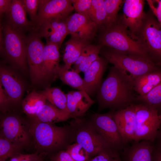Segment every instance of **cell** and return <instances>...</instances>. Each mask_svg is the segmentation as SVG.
<instances>
[{"label":"cell","instance_id":"6da1fadb","mask_svg":"<svg viewBox=\"0 0 161 161\" xmlns=\"http://www.w3.org/2000/svg\"><path fill=\"white\" fill-rule=\"evenodd\" d=\"M97 92V99L101 109L110 108L117 110L134 104L133 80L124 72L112 67Z\"/></svg>","mask_w":161,"mask_h":161},{"label":"cell","instance_id":"7a4b0ae2","mask_svg":"<svg viewBox=\"0 0 161 161\" xmlns=\"http://www.w3.org/2000/svg\"><path fill=\"white\" fill-rule=\"evenodd\" d=\"M30 131L36 153L47 154L63 150L71 143L69 125L59 126L54 124L30 120Z\"/></svg>","mask_w":161,"mask_h":161},{"label":"cell","instance_id":"3957f363","mask_svg":"<svg viewBox=\"0 0 161 161\" xmlns=\"http://www.w3.org/2000/svg\"><path fill=\"white\" fill-rule=\"evenodd\" d=\"M100 44L119 52L140 56L152 60L147 51L138 41L129 35L122 23L120 16L112 23L101 27Z\"/></svg>","mask_w":161,"mask_h":161},{"label":"cell","instance_id":"277c9868","mask_svg":"<svg viewBox=\"0 0 161 161\" xmlns=\"http://www.w3.org/2000/svg\"><path fill=\"white\" fill-rule=\"evenodd\" d=\"M71 143H76L87 151L91 158L103 153L118 156L97 133L89 120L81 117L73 118L69 122Z\"/></svg>","mask_w":161,"mask_h":161},{"label":"cell","instance_id":"5b68a950","mask_svg":"<svg viewBox=\"0 0 161 161\" xmlns=\"http://www.w3.org/2000/svg\"><path fill=\"white\" fill-rule=\"evenodd\" d=\"M102 56L118 69L125 72L133 80L136 78L158 69L152 60L111 49L103 51Z\"/></svg>","mask_w":161,"mask_h":161},{"label":"cell","instance_id":"8992f818","mask_svg":"<svg viewBox=\"0 0 161 161\" xmlns=\"http://www.w3.org/2000/svg\"><path fill=\"white\" fill-rule=\"evenodd\" d=\"M136 125L134 141H155L161 126L158 110L143 104H135Z\"/></svg>","mask_w":161,"mask_h":161},{"label":"cell","instance_id":"52a82bcc","mask_svg":"<svg viewBox=\"0 0 161 161\" xmlns=\"http://www.w3.org/2000/svg\"><path fill=\"white\" fill-rule=\"evenodd\" d=\"M4 38L1 41V48L8 58L22 69L27 68L26 37L23 32L14 29L7 24L2 27Z\"/></svg>","mask_w":161,"mask_h":161},{"label":"cell","instance_id":"ba28073f","mask_svg":"<svg viewBox=\"0 0 161 161\" xmlns=\"http://www.w3.org/2000/svg\"><path fill=\"white\" fill-rule=\"evenodd\" d=\"M135 39L145 47L150 57L161 59V25L150 10L146 13Z\"/></svg>","mask_w":161,"mask_h":161},{"label":"cell","instance_id":"9c48e42d","mask_svg":"<svg viewBox=\"0 0 161 161\" xmlns=\"http://www.w3.org/2000/svg\"><path fill=\"white\" fill-rule=\"evenodd\" d=\"M0 136L23 148L32 139L30 124L19 116L10 114L3 117L0 121Z\"/></svg>","mask_w":161,"mask_h":161},{"label":"cell","instance_id":"30bf717a","mask_svg":"<svg viewBox=\"0 0 161 161\" xmlns=\"http://www.w3.org/2000/svg\"><path fill=\"white\" fill-rule=\"evenodd\" d=\"M113 112L93 114L89 120L100 136L114 151L124 149L126 144L120 133Z\"/></svg>","mask_w":161,"mask_h":161},{"label":"cell","instance_id":"8fae6325","mask_svg":"<svg viewBox=\"0 0 161 161\" xmlns=\"http://www.w3.org/2000/svg\"><path fill=\"white\" fill-rule=\"evenodd\" d=\"M73 10L71 0H40L33 29L37 31L44 23L49 20H65Z\"/></svg>","mask_w":161,"mask_h":161},{"label":"cell","instance_id":"7c38bea8","mask_svg":"<svg viewBox=\"0 0 161 161\" xmlns=\"http://www.w3.org/2000/svg\"><path fill=\"white\" fill-rule=\"evenodd\" d=\"M144 4L143 0H125L123 4L121 21L129 35L135 40L146 14L144 10Z\"/></svg>","mask_w":161,"mask_h":161},{"label":"cell","instance_id":"4fadbf2b","mask_svg":"<svg viewBox=\"0 0 161 161\" xmlns=\"http://www.w3.org/2000/svg\"><path fill=\"white\" fill-rule=\"evenodd\" d=\"M65 21L71 37L90 42L96 35L98 27L87 14L76 13L69 16Z\"/></svg>","mask_w":161,"mask_h":161},{"label":"cell","instance_id":"5bb4252c","mask_svg":"<svg viewBox=\"0 0 161 161\" xmlns=\"http://www.w3.org/2000/svg\"><path fill=\"white\" fill-rule=\"evenodd\" d=\"M27 59L32 81L37 83L41 81L44 46L40 38L35 33L26 38Z\"/></svg>","mask_w":161,"mask_h":161},{"label":"cell","instance_id":"9a60e30c","mask_svg":"<svg viewBox=\"0 0 161 161\" xmlns=\"http://www.w3.org/2000/svg\"><path fill=\"white\" fill-rule=\"evenodd\" d=\"M113 117L126 144L134 141L136 125L135 104L114 112Z\"/></svg>","mask_w":161,"mask_h":161},{"label":"cell","instance_id":"2e32d148","mask_svg":"<svg viewBox=\"0 0 161 161\" xmlns=\"http://www.w3.org/2000/svg\"><path fill=\"white\" fill-rule=\"evenodd\" d=\"M59 48L54 43L46 42L44 48L41 81H52L58 78V71L60 66Z\"/></svg>","mask_w":161,"mask_h":161},{"label":"cell","instance_id":"e0dca14e","mask_svg":"<svg viewBox=\"0 0 161 161\" xmlns=\"http://www.w3.org/2000/svg\"><path fill=\"white\" fill-rule=\"evenodd\" d=\"M37 31L38 32L35 33L39 37L44 38L46 42L54 43L59 47L66 35L69 34L65 20L47 21Z\"/></svg>","mask_w":161,"mask_h":161},{"label":"cell","instance_id":"ac0fdd59","mask_svg":"<svg viewBox=\"0 0 161 161\" xmlns=\"http://www.w3.org/2000/svg\"><path fill=\"white\" fill-rule=\"evenodd\" d=\"M0 83L7 94L10 103H16L21 98L24 90L21 81L13 71L1 66Z\"/></svg>","mask_w":161,"mask_h":161},{"label":"cell","instance_id":"d6986e66","mask_svg":"<svg viewBox=\"0 0 161 161\" xmlns=\"http://www.w3.org/2000/svg\"><path fill=\"white\" fill-rule=\"evenodd\" d=\"M66 95L70 118L81 117L95 102L84 91H71Z\"/></svg>","mask_w":161,"mask_h":161},{"label":"cell","instance_id":"ffe728a7","mask_svg":"<svg viewBox=\"0 0 161 161\" xmlns=\"http://www.w3.org/2000/svg\"><path fill=\"white\" fill-rule=\"evenodd\" d=\"M106 65L107 61L100 57L84 72L85 90L89 95H92L98 90Z\"/></svg>","mask_w":161,"mask_h":161},{"label":"cell","instance_id":"44dd1931","mask_svg":"<svg viewBox=\"0 0 161 161\" xmlns=\"http://www.w3.org/2000/svg\"><path fill=\"white\" fill-rule=\"evenodd\" d=\"M7 24L12 28L23 32L34 27L33 24L27 19L21 0H12L11 7L6 14Z\"/></svg>","mask_w":161,"mask_h":161},{"label":"cell","instance_id":"7402d4cb","mask_svg":"<svg viewBox=\"0 0 161 161\" xmlns=\"http://www.w3.org/2000/svg\"><path fill=\"white\" fill-rule=\"evenodd\" d=\"M152 142L148 140L134 141L124 151L125 161H152L154 147Z\"/></svg>","mask_w":161,"mask_h":161},{"label":"cell","instance_id":"603a6c76","mask_svg":"<svg viewBox=\"0 0 161 161\" xmlns=\"http://www.w3.org/2000/svg\"><path fill=\"white\" fill-rule=\"evenodd\" d=\"M70 118L69 114L59 110L48 102L41 106L35 115L30 120L54 124L64 121Z\"/></svg>","mask_w":161,"mask_h":161},{"label":"cell","instance_id":"cb8c5ba5","mask_svg":"<svg viewBox=\"0 0 161 161\" xmlns=\"http://www.w3.org/2000/svg\"><path fill=\"white\" fill-rule=\"evenodd\" d=\"M90 42L86 40L71 37L66 43L65 52L63 59L65 65L62 66L67 70L71 68L81 54L83 49Z\"/></svg>","mask_w":161,"mask_h":161},{"label":"cell","instance_id":"d4e9b609","mask_svg":"<svg viewBox=\"0 0 161 161\" xmlns=\"http://www.w3.org/2000/svg\"><path fill=\"white\" fill-rule=\"evenodd\" d=\"M161 82V70H157L137 77L133 80L134 89L139 96L147 94Z\"/></svg>","mask_w":161,"mask_h":161},{"label":"cell","instance_id":"484cf974","mask_svg":"<svg viewBox=\"0 0 161 161\" xmlns=\"http://www.w3.org/2000/svg\"><path fill=\"white\" fill-rule=\"evenodd\" d=\"M103 46L90 44L84 47L80 56L74 64L73 70L79 73L84 72L100 57L98 54Z\"/></svg>","mask_w":161,"mask_h":161},{"label":"cell","instance_id":"4316f807","mask_svg":"<svg viewBox=\"0 0 161 161\" xmlns=\"http://www.w3.org/2000/svg\"><path fill=\"white\" fill-rule=\"evenodd\" d=\"M47 100L40 92L33 90L28 94L22 102L23 111L30 118L36 114L40 108L46 103Z\"/></svg>","mask_w":161,"mask_h":161},{"label":"cell","instance_id":"83f0119b","mask_svg":"<svg viewBox=\"0 0 161 161\" xmlns=\"http://www.w3.org/2000/svg\"><path fill=\"white\" fill-rule=\"evenodd\" d=\"M40 93L47 100L55 107L69 114L67 106L66 95L60 89L56 87H47Z\"/></svg>","mask_w":161,"mask_h":161},{"label":"cell","instance_id":"f1b7e54d","mask_svg":"<svg viewBox=\"0 0 161 161\" xmlns=\"http://www.w3.org/2000/svg\"><path fill=\"white\" fill-rule=\"evenodd\" d=\"M58 77L63 83L79 91H85L83 79L74 70L69 71L60 66Z\"/></svg>","mask_w":161,"mask_h":161},{"label":"cell","instance_id":"f546056e","mask_svg":"<svg viewBox=\"0 0 161 161\" xmlns=\"http://www.w3.org/2000/svg\"><path fill=\"white\" fill-rule=\"evenodd\" d=\"M103 2L104 0H92V5L87 14L98 28L104 26L106 21Z\"/></svg>","mask_w":161,"mask_h":161},{"label":"cell","instance_id":"4dcf8cb0","mask_svg":"<svg viewBox=\"0 0 161 161\" xmlns=\"http://www.w3.org/2000/svg\"><path fill=\"white\" fill-rule=\"evenodd\" d=\"M136 101L158 110V108L161 107V82L145 95L138 96Z\"/></svg>","mask_w":161,"mask_h":161},{"label":"cell","instance_id":"1f68e13d","mask_svg":"<svg viewBox=\"0 0 161 161\" xmlns=\"http://www.w3.org/2000/svg\"><path fill=\"white\" fill-rule=\"evenodd\" d=\"M23 148L0 136V161H6L20 153Z\"/></svg>","mask_w":161,"mask_h":161},{"label":"cell","instance_id":"d6a6232c","mask_svg":"<svg viewBox=\"0 0 161 161\" xmlns=\"http://www.w3.org/2000/svg\"><path fill=\"white\" fill-rule=\"evenodd\" d=\"M124 1L123 0H104L106 16V21L104 26L108 25L116 20L118 16V13Z\"/></svg>","mask_w":161,"mask_h":161},{"label":"cell","instance_id":"836d02e7","mask_svg":"<svg viewBox=\"0 0 161 161\" xmlns=\"http://www.w3.org/2000/svg\"><path fill=\"white\" fill-rule=\"evenodd\" d=\"M66 151L75 161H88L91 158L85 149L76 143L69 145Z\"/></svg>","mask_w":161,"mask_h":161},{"label":"cell","instance_id":"e575fe53","mask_svg":"<svg viewBox=\"0 0 161 161\" xmlns=\"http://www.w3.org/2000/svg\"><path fill=\"white\" fill-rule=\"evenodd\" d=\"M40 0H22L23 7L34 26L37 18Z\"/></svg>","mask_w":161,"mask_h":161},{"label":"cell","instance_id":"d590c367","mask_svg":"<svg viewBox=\"0 0 161 161\" xmlns=\"http://www.w3.org/2000/svg\"><path fill=\"white\" fill-rule=\"evenodd\" d=\"M77 13L87 14L92 5V0H71Z\"/></svg>","mask_w":161,"mask_h":161},{"label":"cell","instance_id":"8d00e7d4","mask_svg":"<svg viewBox=\"0 0 161 161\" xmlns=\"http://www.w3.org/2000/svg\"><path fill=\"white\" fill-rule=\"evenodd\" d=\"M152 13L161 25V0H147Z\"/></svg>","mask_w":161,"mask_h":161},{"label":"cell","instance_id":"74e56055","mask_svg":"<svg viewBox=\"0 0 161 161\" xmlns=\"http://www.w3.org/2000/svg\"><path fill=\"white\" fill-rule=\"evenodd\" d=\"M51 161H75L66 151H60L50 157Z\"/></svg>","mask_w":161,"mask_h":161},{"label":"cell","instance_id":"f35d334b","mask_svg":"<svg viewBox=\"0 0 161 161\" xmlns=\"http://www.w3.org/2000/svg\"><path fill=\"white\" fill-rule=\"evenodd\" d=\"M10 103L8 97L2 85L0 84V109L5 112L7 111V106Z\"/></svg>","mask_w":161,"mask_h":161},{"label":"cell","instance_id":"ab89813d","mask_svg":"<svg viewBox=\"0 0 161 161\" xmlns=\"http://www.w3.org/2000/svg\"><path fill=\"white\" fill-rule=\"evenodd\" d=\"M119 156H114L107 153H103L91 158L88 161H117Z\"/></svg>","mask_w":161,"mask_h":161},{"label":"cell","instance_id":"60d3db41","mask_svg":"<svg viewBox=\"0 0 161 161\" xmlns=\"http://www.w3.org/2000/svg\"><path fill=\"white\" fill-rule=\"evenodd\" d=\"M12 3L11 0H0V15L1 18L9 10Z\"/></svg>","mask_w":161,"mask_h":161},{"label":"cell","instance_id":"b9f144b4","mask_svg":"<svg viewBox=\"0 0 161 161\" xmlns=\"http://www.w3.org/2000/svg\"><path fill=\"white\" fill-rule=\"evenodd\" d=\"M40 154L37 153L26 154L25 156L19 161H34L39 156Z\"/></svg>","mask_w":161,"mask_h":161},{"label":"cell","instance_id":"7bdbcfd3","mask_svg":"<svg viewBox=\"0 0 161 161\" xmlns=\"http://www.w3.org/2000/svg\"><path fill=\"white\" fill-rule=\"evenodd\" d=\"M152 161H161V151L155 146L152 154Z\"/></svg>","mask_w":161,"mask_h":161},{"label":"cell","instance_id":"ee69618b","mask_svg":"<svg viewBox=\"0 0 161 161\" xmlns=\"http://www.w3.org/2000/svg\"><path fill=\"white\" fill-rule=\"evenodd\" d=\"M156 139L157 140V145L155 146L158 149L161 151V126L158 131L155 140Z\"/></svg>","mask_w":161,"mask_h":161},{"label":"cell","instance_id":"f6af8a7d","mask_svg":"<svg viewBox=\"0 0 161 161\" xmlns=\"http://www.w3.org/2000/svg\"><path fill=\"white\" fill-rule=\"evenodd\" d=\"M26 154H22L20 153L10 158V160L7 161H19L24 158Z\"/></svg>","mask_w":161,"mask_h":161},{"label":"cell","instance_id":"bcb514c9","mask_svg":"<svg viewBox=\"0 0 161 161\" xmlns=\"http://www.w3.org/2000/svg\"><path fill=\"white\" fill-rule=\"evenodd\" d=\"M47 155V154L45 152L40 153L39 157L34 161H42Z\"/></svg>","mask_w":161,"mask_h":161},{"label":"cell","instance_id":"7dc6e473","mask_svg":"<svg viewBox=\"0 0 161 161\" xmlns=\"http://www.w3.org/2000/svg\"><path fill=\"white\" fill-rule=\"evenodd\" d=\"M117 161H120V158H119L117 160Z\"/></svg>","mask_w":161,"mask_h":161},{"label":"cell","instance_id":"c3c4849f","mask_svg":"<svg viewBox=\"0 0 161 161\" xmlns=\"http://www.w3.org/2000/svg\"><path fill=\"white\" fill-rule=\"evenodd\" d=\"M42 161H44V160H43Z\"/></svg>","mask_w":161,"mask_h":161}]
</instances>
